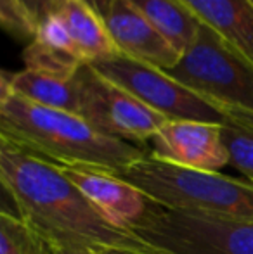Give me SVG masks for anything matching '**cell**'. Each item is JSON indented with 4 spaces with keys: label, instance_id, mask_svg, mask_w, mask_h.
Returning <instances> with one entry per match:
<instances>
[{
    "label": "cell",
    "instance_id": "cell-1",
    "mask_svg": "<svg viewBox=\"0 0 253 254\" xmlns=\"http://www.w3.org/2000/svg\"><path fill=\"white\" fill-rule=\"evenodd\" d=\"M0 182L17 207V216L56 248L162 254L130 230L109 223L59 166L7 140H0Z\"/></svg>",
    "mask_w": 253,
    "mask_h": 254
},
{
    "label": "cell",
    "instance_id": "cell-2",
    "mask_svg": "<svg viewBox=\"0 0 253 254\" xmlns=\"http://www.w3.org/2000/svg\"><path fill=\"white\" fill-rule=\"evenodd\" d=\"M0 140L58 166H87L109 173L146 157L142 145L101 133L78 114L0 92Z\"/></svg>",
    "mask_w": 253,
    "mask_h": 254
},
{
    "label": "cell",
    "instance_id": "cell-3",
    "mask_svg": "<svg viewBox=\"0 0 253 254\" xmlns=\"http://www.w3.org/2000/svg\"><path fill=\"white\" fill-rule=\"evenodd\" d=\"M167 209L253 221V184L219 171H198L148 154L113 173Z\"/></svg>",
    "mask_w": 253,
    "mask_h": 254
},
{
    "label": "cell",
    "instance_id": "cell-4",
    "mask_svg": "<svg viewBox=\"0 0 253 254\" xmlns=\"http://www.w3.org/2000/svg\"><path fill=\"white\" fill-rule=\"evenodd\" d=\"M167 74L224 111L253 114V64L208 24Z\"/></svg>",
    "mask_w": 253,
    "mask_h": 254
},
{
    "label": "cell",
    "instance_id": "cell-5",
    "mask_svg": "<svg viewBox=\"0 0 253 254\" xmlns=\"http://www.w3.org/2000/svg\"><path fill=\"white\" fill-rule=\"evenodd\" d=\"M128 230L162 254H253V221L184 213L151 201Z\"/></svg>",
    "mask_w": 253,
    "mask_h": 254
},
{
    "label": "cell",
    "instance_id": "cell-6",
    "mask_svg": "<svg viewBox=\"0 0 253 254\" xmlns=\"http://www.w3.org/2000/svg\"><path fill=\"white\" fill-rule=\"evenodd\" d=\"M87 64L170 121L187 120L213 125H224L227 121V113L222 107L199 97L163 69L128 59L122 54Z\"/></svg>",
    "mask_w": 253,
    "mask_h": 254
},
{
    "label": "cell",
    "instance_id": "cell-7",
    "mask_svg": "<svg viewBox=\"0 0 253 254\" xmlns=\"http://www.w3.org/2000/svg\"><path fill=\"white\" fill-rule=\"evenodd\" d=\"M75 81L80 101V116L108 137L142 144L151 140L160 128L170 121L127 90L101 76L87 63L77 71Z\"/></svg>",
    "mask_w": 253,
    "mask_h": 254
},
{
    "label": "cell",
    "instance_id": "cell-8",
    "mask_svg": "<svg viewBox=\"0 0 253 254\" xmlns=\"http://www.w3.org/2000/svg\"><path fill=\"white\" fill-rule=\"evenodd\" d=\"M151 156L198 171H219L229 164L222 125L203 121H167L151 138Z\"/></svg>",
    "mask_w": 253,
    "mask_h": 254
},
{
    "label": "cell",
    "instance_id": "cell-9",
    "mask_svg": "<svg viewBox=\"0 0 253 254\" xmlns=\"http://www.w3.org/2000/svg\"><path fill=\"white\" fill-rule=\"evenodd\" d=\"M102 19L116 51L128 59L167 71L182 57L130 0H111Z\"/></svg>",
    "mask_w": 253,
    "mask_h": 254
},
{
    "label": "cell",
    "instance_id": "cell-10",
    "mask_svg": "<svg viewBox=\"0 0 253 254\" xmlns=\"http://www.w3.org/2000/svg\"><path fill=\"white\" fill-rule=\"evenodd\" d=\"M59 170L109 223L118 228L128 230L149 204V199L139 189L109 171L87 166H59Z\"/></svg>",
    "mask_w": 253,
    "mask_h": 254
},
{
    "label": "cell",
    "instance_id": "cell-11",
    "mask_svg": "<svg viewBox=\"0 0 253 254\" xmlns=\"http://www.w3.org/2000/svg\"><path fill=\"white\" fill-rule=\"evenodd\" d=\"M212 30L253 64V3L250 0H184Z\"/></svg>",
    "mask_w": 253,
    "mask_h": 254
},
{
    "label": "cell",
    "instance_id": "cell-12",
    "mask_svg": "<svg viewBox=\"0 0 253 254\" xmlns=\"http://www.w3.org/2000/svg\"><path fill=\"white\" fill-rule=\"evenodd\" d=\"M0 92H12L40 106L80 116V101H78L75 76L66 80L31 69L17 71V73L3 71L0 80Z\"/></svg>",
    "mask_w": 253,
    "mask_h": 254
},
{
    "label": "cell",
    "instance_id": "cell-13",
    "mask_svg": "<svg viewBox=\"0 0 253 254\" xmlns=\"http://www.w3.org/2000/svg\"><path fill=\"white\" fill-rule=\"evenodd\" d=\"M160 35L182 56L194 44L203 21L184 0H130Z\"/></svg>",
    "mask_w": 253,
    "mask_h": 254
},
{
    "label": "cell",
    "instance_id": "cell-14",
    "mask_svg": "<svg viewBox=\"0 0 253 254\" xmlns=\"http://www.w3.org/2000/svg\"><path fill=\"white\" fill-rule=\"evenodd\" d=\"M58 10L70 26L71 37L84 63H94L118 54L102 16H99L84 0H63Z\"/></svg>",
    "mask_w": 253,
    "mask_h": 254
},
{
    "label": "cell",
    "instance_id": "cell-15",
    "mask_svg": "<svg viewBox=\"0 0 253 254\" xmlns=\"http://www.w3.org/2000/svg\"><path fill=\"white\" fill-rule=\"evenodd\" d=\"M51 246L23 218L0 211V254H47Z\"/></svg>",
    "mask_w": 253,
    "mask_h": 254
},
{
    "label": "cell",
    "instance_id": "cell-16",
    "mask_svg": "<svg viewBox=\"0 0 253 254\" xmlns=\"http://www.w3.org/2000/svg\"><path fill=\"white\" fill-rule=\"evenodd\" d=\"M23 63L26 69L38 71V73H45L58 78H66V80L73 78L77 71L82 67V64H85L80 57L52 49L38 40H31L24 47Z\"/></svg>",
    "mask_w": 253,
    "mask_h": 254
},
{
    "label": "cell",
    "instance_id": "cell-17",
    "mask_svg": "<svg viewBox=\"0 0 253 254\" xmlns=\"http://www.w3.org/2000/svg\"><path fill=\"white\" fill-rule=\"evenodd\" d=\"M222 140L229 152V164L253 184V128L227 114V121L222 125Z\"/></svg>",
    "mask_w": 253,
    "mask_h": 254
},
{
    "label": "cell",
    "instance_id": "cell-18",
    "mask_svg": "<svg viewBox=\"0 0 253 254\" xmlns=\"http://www.w3.org/2000/svg\"><path fill=\"white\" fill-rule=\"evenodd\" d=\"M35 40L42 42V44L49 45V47H52V49H58V51H61V52L73 54V56L80 57L73 37H71L70 26H68L66 19H64V16L59 10L49 14V16L38 24Z\"/></svg>",
    "mask_w": 253,
    "mask_h": 254
},
{
    "label": "cell",
    "instance_id": "cell-19",
    "mask_svg": "<svg viewBox=\"0 0 253 254\" xmlns=\"http://www.w3.org/2000/svg\"><path fill=\"white\" fill-rule=\"evenodd\" d=\"M0 21L16 40H35L38 23L17 0H0Z\"/></svg>",
    "mask_w": 253,
    "mask_h": 254
},
{
    "label": "cell",
    "instance_id": "cell-20",
    "mask_svg": "<svg viewBox=\"0 0 253 254\" xmlns=\"http://www.w3.org/2000/svg\"><path fill=\"white\" fill-rule=\"evenodd\" d=\"M17 2L33 16V19L37 21L38 24H40L49 14L58 10L59 3H61L63 0H17Z\"/></svg>",
    "mask_w": 253,
    "mask_h": 254
},
{
    "label": "cell",
    "instance_id": "cell-21",
    "mask_svg": "<svg viewBox=\"0 0 253 254\" xmlns=\"http://www.w3.org/2000/svg\"><path fill=\"white\" fill-rule=\"evenodd\" d=\"M227 114H229L233 120L240 121V123L247 125V127L253 128V114L250 113H241V111H226Z\"/></svg>",
    "mask_w": 253,
    "mask_h": 254
},
{
    "label": "cell",
    "instance_id": "cell-22",
    "mask_svg": "<svg viewBox=\"0 0 253 254\" xmlns=\"http://www.w3.org/2000/svg\"><path fill=\"white\" fill-rule=\"evenodd\" d=\"M84 2L87 3V5H90L99 16H104L109 3H111V0H84Z\"/></svg>",
    "mask_w": 253,
    "mask_h": 254
},
{
    "label": "cell",
    "instance_id": "cell-23",
    "mask_svg": "<svg viewBox=\"0 0 253 254\" xmlns=\"http://www.w3.org/2000/svg\"><path fill=\"white\" fill-rule=\"evenodd\" d=\"M47 254H99L94 251H80V249H66V248H56V246H51Z\"/></svg>",
    "mask_w": 253,
    "mask_h": 254
},
{
    "label": "cell",
    "instance_id": "cell-24",
    "mask_svg": "<svg viewBox=\"0 0 253 254\" xmlns=\"http://www.w3.org/2000/svg\"><path fill=\"white\" fill-rule=\"evenodd\" d=\"M104 254H134V253H128V251H106Z\"/></svg>",
    "mask_w": 253,
    "mask_h": 254
},
{
    "label": "cell",
    "instance_id": "cell-25",
    "mask_svg": "<svg viewBox=\"0 0 253 254\" xmlns=\"http://www.w3.org/2000/svg\"><path fill=\"white\" fill-rule=\"evenodd\" d=\"M250 2H252V3H253V0H250Z\"/></svg>",
    "mask_w": 253,
    "mask_h": 254
}]
</instances>
